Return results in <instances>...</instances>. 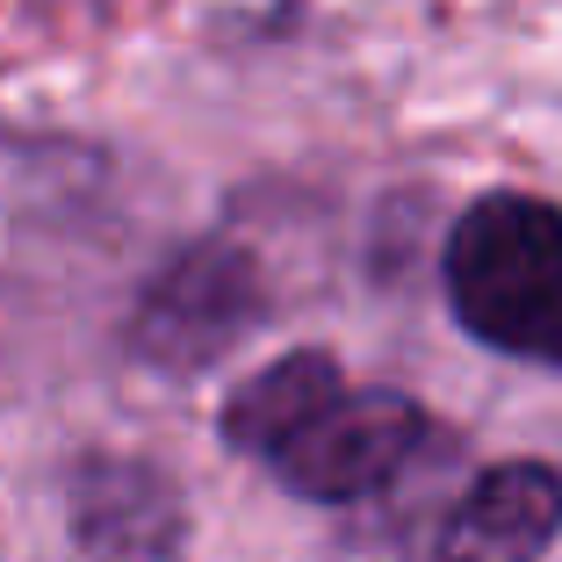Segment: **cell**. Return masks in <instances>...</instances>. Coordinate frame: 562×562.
Instances as JSON below:
<instances>
[{"instance_id":"3","label":"cell","mask_w":562,"mask_h":562,"mask_svg":"<svg viewBox=\"0 0 562 562\" xmlns=\"http://www.w3.org/2000/svg\"><path fill=\"white\" fill-rule=\"evenodd\" d=\"M260 317V281L246 252L232 246H195L151 281L145 311H137V347L159 368H202L232 347L238 331Z\"/></svg>"},{"instance_id":"2","label":"cell","mask_w":562,"mask_h":562,"mask_svg":"<svg viewBox=\"0 0 562 562\" xmlns=\"http://www.w3.org/2000/svg\"><path fill=\"white\" fill-rule=\"evenodd\" d=\"M447 303L483 347L562 368V210L483 195L447 238Z\"/></svg>"},{"instance_id":"4","label":"cell","mask_w":562,"mask_h":562,"mask_svg":"<svg viewBox=\"0 0 562 562\" xmlns=\"http://www.w3.org/2000/svg\"><path fill=\"white\" fill-rule=\"evenodd\" d=\"M562 527V476L548 462H497L447 513L432 562H541Z\"/></svg>"},{"instance_id":"1","label":"cell","mask_w":562,"mask_h":562,"mask_svg":"<svg viewBox=\"0 0 562 562\" xmlns=\"http://www.w3.org/2000/svg\"><path fill=\"white\" fill-rule=\"evenodd\" d=\"M224 440L311 505H361L426 447V412L397 390H353L331 353H289L224 404Z\"/></svg>"},{"instance_id":"5","label":"cell","mask_w":562,"mask_h":562,"mask_svg":"<svg viewBox=\"0 0 562 562\" xmlns=\"http://www.w3.org/2000/svg\"><path fill=\"white\" fill-rule=\"evenodd\" d=\"M72 527L101 562H145L173 548V491L145 462H94L72 483Z\"/></svg>"}]
</instances>
